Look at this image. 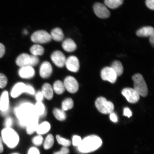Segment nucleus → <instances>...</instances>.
I'll return each instance as SVG.
<instances>
[{
    "instance_id": "nucleus-30",
    "label": "nucleus",
    "mask_w": 154,
    "mask_h": 154,
    "mask_svg": "<svg viewBox=\"0 0 154 154\" xmlns=\"http://www.w3.org/2000/svg\"><path fill=\"white\" fill-rule=\"evenodd\" d=\"M74 106V102L71 98H67L63 102L62 109L63 111H66L72 109Z\"/></svg>"
},
{
    "instance_id": "nucleus-40",
    "label": "nucleus",
    "mask_w": 154,
    "mask_h": 154,
    "mask_svg": "<svg viewBox=\"0 0 154 154\" xmlns=\"http://www.w3.org/2000/svg\"><path fill=\"white\" fill-rule=\"evenodd\" d=\"M69 150L68 148L66 147H63L60 150V151L55 152L53 154H69Z\"/></svg>"
},
{
    "instance_id": "nucleus-19",
    "label": "nucleus",
    "mask_w": 154,
    "mask_h": 154,
    "mask_svg": "<svg viewBox=\"0 0 154 154\" xmlns=\"http://www.w3.org/2000/svg\"><path fill=\"white\" fill-rule=\"evenodd\" d=\"M63 49L68 52H72L76 50L77 46L73 40L70 38H67L63 42Z\"/></svg>"
},
{
    "instance_id": "nucleus-5",
    "label": "nucleus",
    "mask_w": 154,
    "mask_h": 154,
    "mask_svg": "<svg viewBox=\"0 0 154 154\" xmlns=\"http://www.w3.org/2000/svg\"><path fill=\"white\" fill-rule=\"evenodd\" d=\"M96 108L100 112L103 114H109L113 112L114 106L111 101H108L105 97H101L98 98L95 102Z\"/></svg>"
},
{
    "instance_id": "nucleus-14",
    "label": "nucleus",
    "mask_w": 154,
    "mask_h": 154,
    "mask_svg": "<svg viewBox=\"0 0 154 154\" xmlns=\"http://www.w3.org/2000/svg\"><path fill=\"white\" fill-rule=\"evenodd\" d=\"M19 75L22 78L28 79L32 78L35 75V70L32 66H26L21 67L19 70Z\"/></svg>"
},
{
    "instance_id": "nucleus-6",
    "label": "nucleus",
    "mask_w": 154,
    "mask_h": 154,
    "mask_svg": "<svg viewBox=\"0 0 154 154\" xmlns=\"http://www.w3.org/2000/svg\"><path fill=\"white\" fill-rule=\"evenodd\" d=\"M31 39L34 43L45 44L51 41V38L50 34L47 31L44 30H40L32 34Z\"/></svg>"
},
{
    "instance_id": "nucleus-29",
    "label": "nucleus",
    "mask_w": 154,
    "mask_h": 154,
    "mask_svg": "<svg viewBox=\"0 0 154 154\" xmlns=\"http://www.w3.org/2000/svg\"><path fill=\"white\" fill-rule=\"evenodd\" d=\"M53 113L55 118L58 120L63 121L66 118V113L62 109L56 108L54 109Z\"/></svg>"
},
{
    "instance_id": "nucleus-4",
    "label": "nucleus",
    "mask_w": 154,
    "mask_h": 154,
    "mask_svg": "<svg viewBox=\"0 0 154 154\" xmlns=\"http://www.w3.org/2000/svg\"><path fill=\"white\" fill-rule=\"evenodd\" d=\"M134 82V89L140 96L146 97L148 94V90L147 84L143 76L140 74L134 75L132 77Z\"/></svg>"
},
{
    "instance_id": "nucleus-36",
    "label": "nucleus",
    "mask_w": 154,
    "mask_h": 154,
    "mask_svg": "<svg viewBox=\"0 0 154 154\" xmlns=\"http://www.w3.org/2000/svg\"><path fill=\"white\" fill-rule=\"evenodd\" d=\"M82 140L79 136L75 135L72 138L73 145L78 147L82 143Z\"/></svg>"
},
{
    "instance_id": "nucleus-47",
    "label": "nucleus",
    "mask_w": 154,
    "mask_h": 154,
    "mask_svg": "<svg viewBox=\"0 0 154 154\" xmlns=\"http://www.w3.org/2000/svg\"><path fill=\"white\" fill-rule=\"evenodd\" d=\"M3 151V147L2 143V140L0 137V153H2Z\"/></svg>"
},
{
    "instance_id": "nucleus-23",
    "label": "nucleus",
    "mask_w": 154,
    "mask_h": 154,
    "mask_svg": "<svg viewBox=\"0 0 154 154\" xmlns=\"http://www.w3.org/2000/svg\"><path fill=\"white\" fill-rule=\"evenodd\" d=\"M44 97L48 100H51L53 97V90L51 85L48 83L44 84L42 87V91Z\"/></svg>"
},
{
    "instance_id": "nucleus-39",
    "label": "nucleus",
    "mask_w": 154,
    "mask_h": 154,
    "mask_svg": "<svg viewBox=\"0 0 154 154\" xmlns=\"http://www.w3.org/2000/svg\"><path fill=\"white\" fill-rule=\"evenodd\" d=\"M146 4L148 8L153 10L154 9V0H146Z\"/></svg>"
},
{
    "instance_id": "nucleus-2",
    "label": "nucleus",
    "mask_w": 154,
    "mask_h": 154,
    "mask_svg": "<svg viewBox=\"0 0 154 154\" xmlns=\"http://www.w3.org/2000/svg\"><path fill=\"white\" fill-rule=\"evenodd\" d=\"M102 143V140L99 136L92 135L82 140L78 149L81 152L89 153L97 150L101 146Z\"/></svg>"
},
{
    "instance_id": "nucleus-33",
    "label": "nucleus",
    "mask_w": 154,
    "mask_h": 154,
    "mask_svg": "<svg viewBox=\"0 0 154 154\" xmlns=\"http://www.w3.org/2000/svg\"><path fill=\"white\" fill-rule=\"evenodd\" d=\"M7 79L4 74L0 73V88H3L6 86Z\"/></svg>"
},
{
    "instance_id": "nucleus-26",
    "label": "nucleus",
    "mask_w": 154,
    "mask_h": 154,
    "mask_svg": "<svg viewBox=\"0 0 154 154\" xmlns=\"http://www.w3.org/2000/svg\"><path fill=\"white\" fill-rule=\"evenodd\" d=\"M111 67L116 73L117 76H120L122 74L124 71V69L122 63L120 61H114L112 64Z\"/></svg>"
},
{
    "instance_id": "nucleus-41",
    "label": "nucleus",
    "mask_w": 154,
    "mask_h": 154,
    "mask_svg": "<svg viewBox=\"0 0 154 154\" xmlns=\"http://www.w3.org/2000/svg\"><path fill=\"white\" fill-rule=\"evenodd\" d=\"M44 97V96L43 92L42 91H38L36 94L35 98L37 102H42Z\"/></svg>"
},
{
    "instance_id": "nucleus-22",
    "label": "nucleus",
    "mask_w": 154,
    "mask_h": 154,
    "mask_svg": "<svg viewBox=\"0 0 154 154\" xmlns=\"http://www.w3.org/2000/svg\"><path fill=\"white\" fill-rule=\"evenodd\" d=\"M34 109L35 115L38 118L43 117L45 115V108L42 102H37L36 104L34 105Z\"/></svg>"
},
{
    "instance_id": "nucleus-37",
    "label": "nucleus",
    "mask_w": 154,
    "mask_h": 154,
    "mask_svg": "<svg viewBox=\"0 0 154 154\" xmlns=\"http://www.w3.org/2000/svg\"><path fill=\"white\" fill-rule=\"evenodd\" d=\"M13 124V119L11 117H8L5 121V125L6 128H11Z\"/></svg>"
},
{
    "instance_id": "nucleus-34",
    "label": "nucleus",
    "mask_w": 154,
    "mask_h": 154,
    "mask_svg": "<svg viewBox=\"0 0 154 154\" xmlns=\"http://www.w3.org/2000/svg\"><path fill=\"white\" fill-rule=\"evenodd\" d=\"M43 141V138L42 136L39 135L35 137L32 140V143L36 146L41 145Z\"/></svg>"
},
{
    "instance_id": "nucleus-9",
    "label": "nucleus",
    "mask_w": 154,
    "mask_h": 154,
    "mask_svg": "<svg viewBox=\"0 0 154 154\" xmlns=\"http://www.w3.org/2000/svg\"><path fill=\"white\" fill-rule=\"evenodd\" d=\"M63 84L65 88L71 93H75L78 91L79 87L78 83L73 77H67L65 79Z\"/></svg>"
},
{
    "instance_id": "nucleus-13",
    "label": "nucleus",
    "mask_w": 154,
    "mask_h": 154,
    "mask_svg": "<svg viewBox=\"0 0 154 154\" xmlns=\"http://www.w3.org/2000/svg\"><path fill=\"white\" fill-rule=\"evenodd\" d=\"M52 67L51 63L45 61L42 63L40 68L39 73L42 78L46 79L51 76L52 72Z\"/></svg>"
},
{
    "instance_id": "nucleus-18",
    "label": "nucleus",
    "mask_w": 154,
    "mask_h": 154,
    "mask_svg": "<svg viewBox=\"0 0 154 154\" xmlns=\"http://www.w3.org/2000/svg\"><path fill=\"white\" fill-rule=\"evenodd\" d=\"M30 61V55L27 54H21L17 58L16 63L17 65L21 67L29 66Z\"/></svg>"
},
{
    "instance_id": "nucleus-16",
    "label": "nucleus",
    "mask_w": 154,
    "mask_h": 154,
    "mask_svg": "<svg viewBox=\"0 0 154 154\" xmlns=\"http://www.w3.org/2000/svg\"><path fill=\"white\" fill-rule=\"evenodd\" d=\"M38 117L37 116L32 117L26 125V131L29 134H31L36 131L38 126Z\"/></svg>"
},
{
    "instance_id": "nucleus-48",
    "label": "nucleus",
    "mask_w": 154,
    "mask_h": 154,
    "mask_svg": "<svg viewBox=\"0 0 154 154\" xmlns=\"http://www.w3.org/2000/svg\"><path fill=\"white\" fill-rule=\"evenodd\" d=\"M28 31H27V30H25L24 31V33L25 34H28Z\"/></svg>"
},
{
    "instance_id": "nucleus-42",
    "label": "nucleus",
    "mask_w": 154,
    "mask_h": 154,
    "mask_svg": "<svg viewBox=\"0 0 154 154\" xmlns=\"http://www.w3.org/2000/svg\"><path fill=\"white\" fill-rule=\"evenodd\" d=\"M124 115L129 118L132 116V113L130 109L128 107L125 108L124 110Z\"/></svg>"
},
{
    "instance_id": "nucleus-8",
    "label": "nucleus",
    "mask_w": 154,
    "mask_h": 154,
    "mask_svg": "<svg viewBox=\"0 0 154 154\" xmlns=\"http://www.w3.org/2000/svg\"><path fill=\"white\" fill-rule=\"evenodd\" d=\"M122 94L129 103H137L140 99V95L134 88H125L122 90Z\"/></svg>"
},
{
    "instance_id": "nucleus-7",
    "label": "nucleus",
    "mask_w": 154,
    "mask_h": 154,
    "mask_svg": "<svg viewBox=\"0 0 154 154\" xmlns=\"http://www.w3.org/2000/svg\"><path fill=\"white\" fill-rule=\"evenodd\" d=\"M94 12L99 18L106 19L108 18L110 15V13L106 6L101 3L95 4L93 7Z\"/></svg>"
},
{
    "instance_id": "nucleus-35",
    "label": "nucleus",
    "mask_w": 154,
    "mask_h": 154,
    "mask_svg": "<svg viewBox=\"0 0 154 154\" xmlns=\"http://www.w3.org/2000/svg\"><path fill=\"white\" fill-rule=\"evenodd\" d=\"M39 62V59L37 56L34 55H30V61L29 66H35Z\"/></svg>"
},
{
    "instance_id": "nucleus-1",
    "label": "nucleus",
    "mask_w": 154,
    "mask_h": 154,
    "mask_svg": "<svg viewBox=\"0 0 154 154\" xmlns=\"http://www.w3.org/2000/svg\"><path fill=\"white\" fill-rule=\"evenodd\" d=\"M14 112L18 120V124L22 127H26L29 121L36 116L34 105L29 102H24L15 107Z\"/></svg>"
},
{
    "instance_id": "nucleus-31",
    "label": "nucleus",
    "mask_w": 154,
    "mask_h": 154,
    "mask_svg": "<svg viewBox=\"0 0 154 154\" xmlns=\"http://www.w3.org/2000/svg\"><path fill=\"white\" fill-rule=\"evenodd\" d=\"M54 143L53 136L51 134L48 135L44 142V147L45 149H48L52 147Z\"/></svg>"
},
{
    "instance_id": "nucleus-20",
    "label": "nucleus",
    "mask_w": 154,
    "mask_h": 154,
    "mask_svg": "<svg viewBox=\"0 0 154 154\" xmlns=\"http://www.w3.org/2000/svg\"><path fill=\"white\" fill-rule=\"evenodd\" d=\"M154 34V28L152 26L144 27L136 32L137 35L140 37H148Z\"/></svg>"
},
{
    "instance_id": "nucleus-25",
    "label": "nucleus",
    "mask_w": 154,
    "mask_h": 154,
    "mask_svg": "<svg viewBox=\"0 0 154 154\" xmlns=\"http://www.w3.org/2000/svg\"><path fill=\"white\" fill-rule=\"evenodd\" d=\"M124 0H104L106 6L111 9H115L122 4Z\"/></svg>"
},
{
    "instance_id": "nucleus-38",
    "label": "nucleus",
    "mask_w": 154,
    "mask_h": 154,
    "mask_svg": "<svg viewBox=\"0 0 154 154\" xmlns=\"http://www.w3.org/2000/svg\"><path fill=\"white\" fill-rule=\"evenodd\" d=\"M26 93L32 95H34L35 90L33 87L29 84H26Z\"/></svg>"
},
{
    "instance_id": "nucleus-43",
    "label": "nucleus",
    "mask_w": 154,
    "mask_h": 154,
    "mask_svg": "<svg viewBox=\"0 0 154 154\" xmlns=\"http://www.w3.org/2000/svg\"><path fill=\"white\" fill-rule=\"evenodd\" d=\"M28 154H40V152L36 148L32 147L29 150Z\"/></svg>"
},
{
    "instance_id": "nucleus-32",
    "label": "nucleus",
    "mask_w": 154,
    "mask_h": 154,
    "mask_svg": "<svg viewBox=\"0 0 154 154\" xmlns=\"http://www.w3.org/2000/svg\"><path fill=\"white\" fill-rule=\"evenodd\" d=\"M56 138L58 143L64 147H68L71 145V142L70 140L62 138L60 136L57 135Z\"/></svg>"
},
{
    "instance_id": "nucleus-11",
    "label": "nucleus",
    "mask_w": 154,
    "mask_h": 154,
    "mask_svg": "<svg viewBox=\"0 0 154 154\" xmlns=\"http://www.w3.org/2000/svg\"><path fill=\"white\" fill-rule=\"evenodd\" d=\"M51 58L53 63L57 67H62L65 65L66 57L60 51H54L51 55Z\"/></svg>"
},
{
    "instance_id": "nucleus-12",
    "label": "nucleus",
    "mask_w": 154,
    "mask_h": 154,
    "mask_svg": "<svg viewBox=\"0 0 154 154\" xmlns=\"http://www.w3.org/2000/svg\"><path fill=\"white\" fill-rule=\"evenodd\" d=\"M65 65L67 69L72 72H78L79 69L80 64L79 60L74 56H72L66 59Z\"/></svg>"
},
{
    "instance_id": "nucleus-15",
    "label": "nucleus",
    "mask_w": 154,
    "mask_h": 154,
    "mask_svg": "<svg viewBox=\"0 0 154 154\" xmlns=\"http://www.w3.org/2000/svg\"><path fill=\"white\" fill-rule=\"evenodd\" d=\"M26 84L23 82H19L13 87L11 92V96L13 98H16L23 93H26Z\"/></svg>"
},
{
    "instance_id": "nucleus-17",
    "label": "nucleus",
    "mask_w": 154,
    "mask_h": 154,
    "mask_svg": "<svg viewBox=\"0 0 154 154\" xmlns=\"http://www.w3.org/2000/svg\"><path fill=\"white\" fill-rule=\"evenodd\" d=\"M9 98L8 92L4 91L0 97V110L2 112L9 110Z\"/></svg>"
},
{
    "instance_id": "nucleus-45",
    "label": "nucleus",
    "mask_w": 154,
    "mask_h": 154,
    "mask_svg": "<svg viewBox=\"0 0 154 154\" xmlns=\"http://www.w3.org/2000/svg\"><path fill=\"white\" fill-rule=\"evenodd\" d=\"M5 52V48L3 45L0 43V58L2 57L4 55Z\"/></svg>"
},
{
    "instance_id": "nucleus-44",
    "label": "nucleus",
    "mask_w": 154,
    "mask_h": 154,
    "mask_svg": "<svg viewBox=\"0 0 154 154\" xmlns=\"http://www.w3.org/2000/svg\"><path fill=\"white\" fill-rule=\"evenodd\" d=\"M110 119L111 121L114 122H117L118 121V119L116 114L114 113H110Z\"/></svg>"
},
{
    "instance_id": "nucleus-46",
    "label": "nucleus",
    "mask_w": 154,
    "mask_h": 154,
    "mask_svg": "<svg viewBox=\"0 0 154 154\" xmlns=\"http://www.w3.org/2000/svg\"><path fill=\"white\" fill-rule=\"evenodd\" d=\"M149 42L151 43V45L153 47H154V34L150 36Z\"/></svg>"
},
{
    "instance_id": "nucleus-21",
    "label": "nucleus",
    "mask_w": 154,
    "mask_h": 154,
    "mask_svg": "<svg viewBox=\"0 0 154 154\" xmlns=\"http://www.w3.org/2000/svg\"><path fill=\"white\" fill-rule=\"evenodd\" d=\"M50 35L51 38L57 42L62 41L64 37L62 30L58 28L54 29L52 30Z\"/></svg>"
},
{
    "instance_id": "nucleus-49",
    "label": "nucleus",
    "mask_w": 154,
    "mask_h": 154,
    "mask_svg": "<svg viewBox=\"0 0 154 154\" xmlns=\"http://www.w3.org/2000/svg\"><path fill=\"white\" fill-rule=\"evenodd\" d=\"M18 154L15 153V154Z\"/></svg>"
},
{
    "instance_id": "nucleus-28",
    "label": "nucleus",
    "mask_w": 154,
    "mask_h": 154,
    "mask_svg": "<svg viewBox=\"0 0 154 154\" xmlns=\"http://www.w3.org/2000/svg\"><path fill=\"white\" fill-rule=\"evenodd\" d=\"M53 90L56 93L61 94L64 92L65 88L63 83L59 80H57L54 84Z\"/></svg>"
},
{
    "instance_id": "nucleus-27",
    "label": "nucleus",
    "mask_w": 154,
    "mask_h": 154,
    "mask_svg": "<svg viewBox=\"0 0 154 154\" xmlns=\"http://www.w3.org/2000/svg\"><path fill=\"white\" fill-rule=\"evenodd\" d=\"M30 51L32 55L38 56L43 54L44 49V48L39 44H35L30 48Z\"/></svg>"
},
{
    "instance_id": "nucleus-10",
    "label": "nucleus",
    "mask_w": 154,
    "mask_h": 154,
    "mask_svg": "<svg viewBox=\"0 0 154 154\" xmlns=\"http://www.w3.org/2000/svg\"><path fill=\"white\" fill-rule=\"evenodd\" d=\"M101 77L103 80L114 83L116 82L117 76L111 67H107L102 70Z\"/></svg>"
},
{
    "instance_id": "nucleus-24",
    "label": "nucleus",
    "mask_w": 154,
    "mask_h": 154,
    "mask_svg": "<svg viewBox=\"0 0 154 154\" xmlns=\"http://www.w3.org/2000/svg\"><path fill=\"white\" fill-rule=\"evenodd\" d=\"M51 127L49 122L45 121L38 125L36 131L39 135L45 134L49 131Z\"/></svg>"
},
{
    "instance_id": "nucleus-3",
    "label": "nucleus",
    "mask_w": 154,
    "mask_h": 154,
    "mask_svg": "<svg viewBox=\"0 0 154 154\" xmlns=\"http://www.w3.org/2000/svg\"><path fill=\"white\" fill-rule=\"evenodd\" d=\"M4 142L10 148H14L18 144L19 136L15 131L11 128H5L2 131Z\"/></svg>"
}]
</instances>
